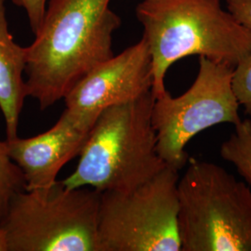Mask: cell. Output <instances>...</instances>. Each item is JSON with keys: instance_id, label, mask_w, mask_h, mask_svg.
I'll use <instances>...</instances> for the list:
<instances>
[{"instance_id": "6da1fadb", "label": "cell", "mask_w": 251, "mask_h": 251, "mask_svg": "<svg viewBox=\"0 0 251 251\" xmlns=\"http://www.w3.org/2000/svg\"><path fill=\"white\" fill-rule=\"evenodd\" d=\"M111 0H50L26 50L27 93L41 110L52 106L90 70L114 56L121 19Z\"/></svg>"}, {"instance_id": "7a4b0ae2", "label": "cell", "mask_w": 251, "mask_h": 251, "mask_svg": "<svg viewBox=\"0 0 251 251\" xmlns=\"http://www.w3.org/2000/svg\"><path fill=\"white\" fill-rule=\"evenodd\" d=\"M136 16L151 54L152 94L166 91L173 63L198 55L234 67L251 52V33L222 8L221 0H143Z\"/></svg>"}, {"instance_id": "3957f363", "label": "cell", "mask_w": 251, "mask_h": 251, "mask_svg": "<svg viewBox=\"0 0 251 251\" xmlns=\"http://www.w3.org/2000/svg\"><path fill=\"white\" fill-rule=\"evenodd\" d=\"M152 91L104 109L84 145L76 169L62 180L68 188L100 193L128 191L152 179L167 165L157 152L152 123Z\"/></svg>"}, {"instance_id": "277c9868", "label": "cell", "mask_w": 251, "mask_h": 251, "mask_svg": "<svg viewBox=\"0 0 251 251\" xmlns=\"http://www.w3.org/2000/svg\"><path fill=\"white\" fill-rule=\"evenodd\" d=\"M178 181L180 251H251V188L215 163L189 157Z\"/></svg>"}, {"instance_id": "5b68a950", "label": "cell", "mask_w": 251, "mask_h": 251, "mask_svg": "<svg viewBox=\"0 0 251 251\" xmlns=\"http://www.w3.org/2000/svg\"><path fill=\"white\" fill-rule=\"evenodd\" d=\"M100 198L94 189L68 188L62 180L20 192L0 224L9 251H99Z\"/></svg>"}, {"instance_id": "8992f818", "label": "cell", "mask_w": 251, "mask_h": 251, "mask_svg": "<svg viewBox=\"0 0 251 251\" xmlns=\"http://www.w3.org/2000/svg\"><path fill=\"white\" fill-rule=\"evenodd\" d=\"M179 179L167 166L132 190L100 193L99 251H180Z\"/></svg>"}, {"instance_id": "52a82bcc", "label": "cell", "mask_w": 251, "mask_h": 251, "mask_svg": "<svg viewBox=\"0 0 251 251\" xmlns=\"http://www.w3.org/2000/svg\"><path fill=\"white\" fill-rule=\"evenodd\" d=\"M233 68L199 57L198 75L188 90L178 97L168 90L154 97L152 123L157 152L167 166L182 170L189 159L186 145L194 137L214 126H235L242 120L231 86Z\"/></svg>"}, {"instance_id": "ba28073f", "label": "cell", "mask_w": 251, "mask_h": 251, "mask_svg": "<svg viewBox=\"0 0 251 251\" xmlns=\"http://www.w3.org/2000/svg\"><path fill=\"white\" fill-rule=\"evenodd\" d=\"M151 54L144 37L124 51L100 63L63 98L67 110L98 117L108 107L126 103L152 91Z\"/></svg>"}, {"instance_id": "9c48e42d", "label": "cell", "mask_w": 251, "mask_h": 251, "mask_svg": "<svg viewBox=\"0 0 251 251\" xmlns=\"http://www.w3.org/2000/svg\"><path fill=\"white\" fill-rule=\"evenodd\" d=\"M97 117L65 109L49 130L31 138L6 140L10 158L22 170L25 190L50 187L63 167L80 154Z\"/></svg>"}, {"instance_id": "30bf717a", "label": "cell", "mask_w": 251, "mask_h": 251, "mask_svg": "<svg viewBox=\"0 0 251 251\" xmlns=\"http://www.w3.org/2000/svg\"><path fill=\"white\" fill-rule=\"evenodd\" d=\"M6 0H0V110L6 124L7 140L18 137L19 122L26 97L24 79L25 48L19 46L9 30Z\"/></svg>"}, {"instance_id": "8fae6325", "label": "cell", "mask_w": 251, "mask_h": 251, "mask_svg": "<svg viewBox=\"0 0 251 251\" xmlns=\"http://www.w3.org/2000/svg\"><path fill=\"white\" fill-rule=\"evenodd\" d=\"M220 154L251 185V120L244 119L220 148Z\"/></svg>"}, {"instance_id": "7c38bea8", "label": "cell", "mask_w": 251, "mask_h": 251, "mask_svg": "<svg viewBox=\"0 0 251 251\" xmlns=\"http://www.w3.org/2000/svg\"><path fill=\"white\" fill-rule=\"evenodd\" d=\"M25 188L26 182L23 171L10 158L6 141H0V224L12 198Z\"/></svg>"}, {"instance_id": "4fadbf2b", "label": "cell", "mask_w": 251, "mask_h": 251, "mask_svg": "<svg viewBox=\"0 0 251 251\" xmlns=\"http://www.w3.org/2000/svg\"><path fill=\"white\" fill-rule=\"evenodd\" d=\"M233 95L245 113L251 117V52L234 65L231 78Z\"/></svg>"}, {"instance_id": "5bb4252c", "label": "cell", "mask_w": 251, "mask_h": 251, "mask_svg": "<svg viewBox=\"0 0 251 251\" xmlns=\"http://www.w3.org/2000/svg\"><path fill=\"white\" fill-rule=\"evenodd\" d=\"M49 1L50 0H12L16 6L23 8L26 12L27 18L34 34L43 22Z\"/></svg>"}, {"instance_id": "9a60e30c", "label": "cell", "mask_w": 251, "mask_h": 251, "mask_svg": "<svg viewBox=\"0 0 251 251\" xmlns=\"http://www.w3.org/2000/svg\"><path fill=\"white\" fill-rule=\"evenodd\" d=\"M227 10L251 33V0H226Z\"/></svg>"}, {"instance_id": "2e32d148", "label": "cell", "mask_w": 251, "mask_h": 251, "mask_svg": "<svg viewBox=\"0 0 251 251\" xmlns=\"http://www.w3.org/2000/svg\"><path fill=\"white\" fill-rule=\"evenodd\" d=\"M0 251H9L7 235L1 225H0Z\"/></svg>"}]
</instances>
